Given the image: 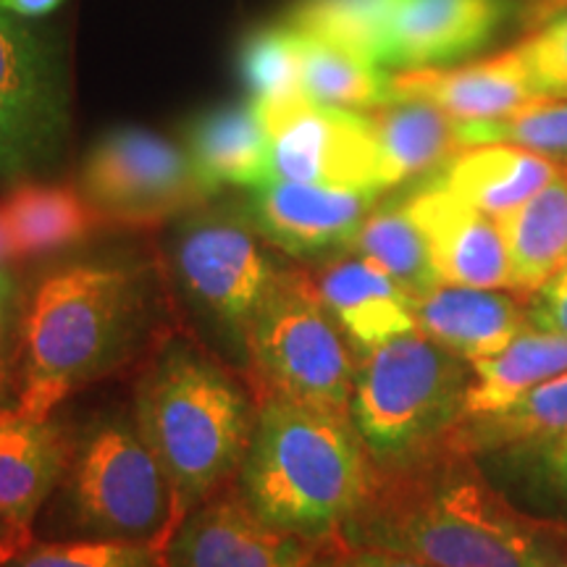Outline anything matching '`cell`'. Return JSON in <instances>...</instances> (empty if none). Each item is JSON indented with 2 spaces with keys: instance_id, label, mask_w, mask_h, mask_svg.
Listing matches in <instances>:
<instances>
[{
  "instance_id": "6da1fadb",
  "label": "cell",
  "mask_w": 567,
  "mask_h": 567,
  "mask_svg": "<svg viewBox=\"0 0 567 567\" xmlns=\"http://www.w3.org/2000/svg\"><path fill=\"white\" fill-rule=\"evenodd\" d=\"M339 542L400 551L434 567H567V538L517 515L455 465L373 478Z\"/></svg>"
},
{
  "instance_id": "7a4b0ae2",
  "label": "cell",
  "mask_w": 567,
  "mask_h": 567,
  "mask_svg": "<svg viewBox=\"0 0 567 567\" xmlns=\"http://www.w3.org/2000/svg\"><path fill=\"white\" fill-rule=\"evenodd\" d=\"M243 499L268 526L323 544L339 536L373 486L365 444L352 417L255 396Z\"/></svg>"
},
{
  "instance_id": "3957f363",
  "label": "cell",
  "mask_w": 567,
  "mask_h": 567,
  "mask_svg": "<svg viewBox=\"0 0 567 567\" xmlns=\"http://www.w3.org/2000/svg\"><path fill=\"white\" fill-rule=\"evenodd\" d=\"M145 279L113 264H71L42 276L21 316L17 408L53 417L66 396L116 363L137 337Z\"/></svg>"
},
{
  "instance_id": "277c9868",
  "label": "cell",
  "mask_w": 567,
  "mask_h": 567,
  "mask_svg": "<svg viewBox=\"0 0 567 567\" xmlns=\"http://www.w3.org/2000/svg\"><path fill=\"white\" fill-rule=\"evenodd\" d=\"M252 400L216 360L172 342L137 386V429L179 496L184 515L245 463L255 425Z\"/></svg>"
},
{
  "instance_id": "5b68a950",
  "label": "cell",
  "mask_w": 567,
  "mask_h": 567,
  "mask_svg": "<svg viewBox=\"0 0 567 567\" xmlns=\"http://www.w3.org/2000/svg\"><path fill=\"white\" fill-rule=\"evenodd\" d=\"M63 496L74 528L90 538L166 547L184 509L137 421L101 417L71 442Z\"/></svg>"
},
{
  "instance_id": "8992f818",
  "label": "cell",
  "mask_w": 567,
  "mask_h": 567,
  "mask_svg": "<svg viewBox=\"0 0 567 567\" xmlns=\"http://www.w3.org/2000/svg\"><path fill=\"white\" fill-rule=\"evenodd\" d=\"M245 352L255 396L279 394L350 417L358 365L310 276L279 268L247 329Z\"/></svg>"
},
{
  "instance_id": "52a82bcc",
  "label": "cell",
  "mask_w": 567,
  "mask_h": 567,
  "mask_svg": "<svg viewBox=\"0 0 567 567\" xmlns=\"http://www.w3.org/2000/svg\"><path fill=\"white\" fill-rule=\"evenodd\" d=\"M467 384L457 354L415 329L363 352L350 417L375 457H408L463 413Z\"/></svg>"
},
{
  "instance_id": "ba28073f",
  "label": "cell",
  "mask_w": 567,
  "mask_h": 567,
  "mask_svg": "<svg viewBox=\"0 0 567 567\" xmlns=\"http://www.w3.org/2000/svg\"><path fill=\"white\" fill-rule=\"evenodd\" d=\"M80 187L103 224L130 229L158 226L213 195L187 151L140 126L113 130L90 147Z\"/></svg>"
},
{
  "instance_id": "9c48e42d",
  "label": "cell",
  "mask_w": 567,
  "mask_h": 567,
  "mask_svg": "<svg viewBox=\"0 0 567 567\" xmlns=\"http://www.w3.org/2000/svg\"><path fill=\"white\" fill-rule=\"evenodd\" d=\"M66 132L69 97L53 48L24 19L0 9V182L45 172Z\"/></svg>"
},
{
  "instance_id": "30bf717a",
  "label": "cell",
  "mask_w": 567,
  "mask_h": 567,
  "mask_svg": "<svg viewBox=\"0 0 567 567\" xmlns=\"http://www.w3.org/2000/svg\"><path fill=\"white\" fill-rule=\"evenodd\" d=\"M255 105L271 147L268 182L281 179L384 193L379 151L365 113L326 109L310 103L305 95L284 103Z\"/></svg>"
},
{
  "instance_id": "8fae6325",
  "label": "cell",
  "mask_w": 567,
  "mask_h": 567,
  "mask_svg": "<svg viewBox=\"0 0 567 567\" xmlns=\"http://www.w3.org/2000/svg\"><path fill=\"white\" fill-rule=\"evenodd\" d=\"M182 287L234 339H247L255 313L279 274L255 226L203 216L184 226L174 247Z\"/></svg>"
},
{
  "instance_id": "7c38bea8",
  "label": "cell",
  "mask_w": 567,
  "mask_h": 567,
  "mask_svg": "<svg viewBox=\"0 0 567 567\" xmlns=\"http://www.w3.org/2000/svg\"><path fill=\"white\" fill-rule=\"evenodd\" d=\"M318 549L260 520L243 494L216 492L182 517L163 559L166 567H313Z\"/></svg>"
},
{
  "instance_id": "4fadbf2b",
  "label": "cell",
  "mask_w": 567,
  "mask_h": 567,
  "mask_svg": "<svg viewBox=\"0 0 567 567\" xmlns=\"http://www.w3.org/2000/svg\"><path fill=\"white\" fill-rule=\"evenodd\" d=\"M71 439L53 417L0 405V565L34 542L32 523L63 481Z\"/></svg>"
},
{
  "instance_id": "5bb4252c",
  "label": "cell",
  "mask_w": 567,
  "mask_h": 567,
  "mask_svg": "<svg viewBox=\"0 0 567 567\" xmlns=\"http://www.w3.org/2000/svg\"><path fill=\"white\" fill-rule=\"evenodd\" d=\"M379 195L373 189L274 179L252 187L247 218L279 250L305 258L350 243Z\"/></svg>"
},
{
  "instance_id": "9a60e30c",
  "label": "cell",
  "mask_w": 567,
  "mask_h": 567,
  "mask_svg": "<svg viewBox=\"0 0 567 567\" xmlns=\"http://www.w3.org/2000/svg\"><path fill=\"white\" fill-rule=\"evenodd\" d=\"M421 229L439 284L502 289L509 287V260L496 218L431 179L405 200Z\"/></svg>"
},
{
  "instance_id": "2e32d148",
  "label": "cell",
  "mask_w": 567,
  "mask_h": 567,
  "mask_svg": "<svg viewBox=\"0 0 567 567\" xmlns=\"http://www.w3.org/2000/svg\"><path fill=\"white\" fill-rule=\"evenodd\" d=\"M507 0H396L381 66H446L476 53L507 17Z\"/></svg>"
},
{
  "instance_id": "e0dca14e",
  "label": "cell",
  "mask_w": 567,
  "mask_h": 567,
  "mask_svg": "<svg viewBox=\"0 0 567 567\" xmlns=\"http://www.w3.org/2000/svg\"><path fill=\"white\" fill-rule=\"evenodd\" d=\"M415 329L457 358H492L526 329V313L496 289L436 284L413 297Z\"/></svg>"
},
{
  "instance_id": "ac0fdd59",
  "label": "cell",
  "mask_w": 567,
  "mask_h": 567,
  "mask_svg": "<svg viewBox=\"0 0 567 567\" xmlns=\"http://www.w3.org/2000/svg\"><path fill=\"white\" fill-rule=\"evenodd\" d=\"M316 287L344 337L363 352L415 331L410 295L371 260H337L318 274Z\"/></svg>"
},
{
  "instance_id": "d6986e66",
  "label": "cell",
  "mask_w": 567,
  "mask_h": 567,
  "mask_svg": "<svg viewBox=\"0 0 567 567\" xmlns=\"http://www.w3.org/2000/svg\"><path fill=\"white\" fill-rule=\"evenodd\" d=\"M392 97H417L455 116L457 122H488L534 103L505 53L467 66H431L396 71L389 80Z\"/></svg>"
},
{
  "instance_id": "ffe728a7",
  "label": "cell",
  "mask_w": 567,
  "mask_h": 567,
  "mask_svg": "<svg viewBox=\"0 0 567 567\" xmlns=\"http://www.w3.org/2000/svg\"><path fill=\"white\" fill-rule=\"evenodd\" d=\"M365 116L379 151L384 189L415 176L439 174L465 147L457 118L429 101L392 97Z\"/></svg>"
},
{
  "instance_id": "44dd1931",
  "label": "cell",
  "mask_w": 567,
  "mask_h": 567,
  "mask_svg": "<svg viewBox=\"0 0 567 567\" xmlns=\"http://www.w3.org/2000/svg\"><path fill=\"white\" fill-rule=\"evenodd\" d=\"M559 172H563L559 163L526 147L488 142V145L463 147L434 176V182L486 216L499 218L526 203Z\"/></svg>"
},
{
  "instance_id": "7402d4cb",
  "label": "cell",
  "mask_w": 567,
  "mask_h": 567,
  "mask_svg": "<svg viewBox=\"0 0 567 567\" xmlns=\"http://www.w3.org/2000/svg\"><path fill=\"white\" fill-rule=\"evenodd\" d=\"M187 153L210 193L224 184L260 187L268 182L271 147L258 105H218L195 116L187 132Z\"/></svg>"
},
{
  "instance_id": "603a6c76",
  "label": "cell",
  "mask_w": 567,
  "mask_h": 567,
  "mask_svg": "<svg viewBox=\"0 0 567 567\" xmlns=\"http://www.w3.org/2000/svg\"><path fill=\"white\" fill-rule=\"evenodd\" d=\"M0 216L9 226L19 260L66 252L87 243L103 224L82 189L38 179L11 184L0 197Z\"/></svg>"
},
{
  "instance_id": "cb8c5ba5",
  "label": "cell",
  "mask_w": 567,
  "mask_h": 567,
  "mask_svg": "<svg viewBox=\"0 0 567 567\" xmlns=\"http://www.w3.org/2000/svg\"><path fill=\"white\" fill-rule=\"evenodd\" d=\"M509 260V287L536 292L567 266V168L496 218Z\"/></svg>"
},
{
  "instance_id": "d4e9b609",
  "label": "cell",
  "mask_w": 567,
  "mask_h": 567,
  "mask_svg": "<svg viewBox=\"0 0 567 567\" xmlns=\"http://www.w3.org/2000/svg\"><path fill=\"white\" fill-rule=\"evenodd\" d=\"M567 371V337L523 329L505 350L473 363V379L463 400V415L499 413L517 396Z\"/></svg>"
},
{
  "instance_id": "484cf974",
  "label": "cell",
  "mask_w": 567,
  "mask_h": 567,
  "mask_svg": "<svg viewBox=\"0 0 567 567\" xmlns=\"http://www.w3.org/2000/svg\"><path fill=\"white\" fill-rule=\"evenodd\" d=\"M300 42L302 95L326 109L368 113L392 101L386 69L360 59L344 48L297 32Z\"/></svg>"
},
{
  "instance_id": "4316f807",
  "label": "cell",
  "mask_w": 567,
  "mask_h": 567,
  "mask_svg": "<svg viewBox=\"0 0 567 567\" xmlns=\"http://www.w3.org/2000/svg\"><path fill=\"white\" fill-rule=\"evenodd\" d=\"M347 247L392 276L410 295V300L439 284L429 247L421 229L410 218L405 203L368 213Z\"/></svg>"
},
{
  "instance_id": "83f0119b",
  "label": "cell",
  "mask_w": 567,
  "mask_h": 567,
  "mask_svg": "<svg viewBox=\"0 0 567 567\" xmlns=\"http://www.w3.org/2000/svg\"><path fill=\"white\" fill-rule=\"evenodd\" d=\"M394 6L396 0H295L284 24L381 66Z\"/></svg>"
},
{
  "instance_id": "f1b7e54d",
  "label": "cell",
  "mask_w": 567,
  "mask_h": 567,
  "mask_svg": "<svg viewBox=\"0 0 567 567\" xmlns=\"http://www.w3.org/2000/svg\"><path fill=\"white\" fill-rule=\"evenodd\" d=\"M467 442L478 446H517L567 434V371L517 396L499 413L471 417Z\"/></svg>"
},
{
  "instance_id": "f546056e",
  "label": "cell",
  "mask_w": 567,
  "mask_h": 567,
  "mask_svg": "<svg viewBox=\"0 0 567 567\" xmlns=\"http://www.w3.org/2000/svg\"><path fill=\"white\" fill-rule=\"evenodd\" d=\"M237 69L255 103L271 105L302 95L300 42L292 27H260L239 45Z\"/></svg>"
},
{
  "instance_id": "4dcf8cb0",
  "label": "cell",
  "mask_w": 567,
  "mask_h": 567,
  "mask_svg": "<svg viewBox=\"0 0 567 567\" xmlns=\"http://www.w3.org/2000/svg\"><path fill=\"white\" fill-rule=\"evenodd\" d=\"M460 140L465 147L488 142L517 145L555 163H567V97H542L488 122H460Z\"/></svg>"
},
{
  "instance_id": "1f68e13d",
  "label": "cell",
  "mask_w": 567,
  "mask_h": 567,
  "mask_svg": "<svg viewBox=\"0 0 567 567\" xmlns=\"http://www.w3.org/2000/svg\"><path fill=\"white\" fill-rule=\"evenodd\" d=\"M0 567H166L163 549L124 538L32 542Z\"/></svg>"
},
{
  "instance_id": "d6a6232c",
  "label": "cell",
  "mask_w": 567,
  "mask_h": 567,
  "mask_svg": "<svg viewBox=\"0 0 567 567\" xmlns=\"http://www.w3.org/2000/svg\"><path fill=\"white\" fill-rule=\"evenodd\" d=\"M536 101L567 97V11L505 51Z\"/></svg>"
},
{
  "instance_id": "836d02e7",
  "label": "cell",
  "mask_w": 567,
  "mask_h": 567,
  "mask_svg": "<svg viewBox=\"0 0 567 567\" xmlns=\"http://www.w3.org/2000/svg\"><path fill=\"white\" fill-rule=\"evenodd\" d=\"M313 567H434L423 559L400 555V551L373 549V547H350V544L329 538L318 549Z\"/></svg>"
},
{
  "instance_id": "e575fe53",
  "label": "cell",
  "mask_w": 567,
  "mask_h": 567,
  "mask_svg": "<svg viewBox=\"0 0 567 567\" xmlns=\"http://www.w3.org/2000/svg\"><path fill=\"white\" fill-rule=\"evenodd\" d=\"M526 316L534 329L567 337V271H559L542 289H536Z\"/></svg>"
},
{
  "instance_id": "d590c367",
  "label": "cell",
  "mask_w": 567,
  "mask_h": 567,
  "mask_svg": "<svg viewBox=\"0 0 567 567\" xmlns=\"http://www.w3.org/2000/svg\"><path fill=\"white\" fill-rule=\"evenodd\" d=\"M526 446H534V463L538 476L544 478V484L567 502V434L544 439V442H534Z\"/></svg>"
},
{
  "instance_id": "8d00e7d4",
  "label": "cell",
  "mask_w": 567,
  "mask_h": 567,
  "mask_svg": "<svg viewBox=\"0 0 567 567\" xmlns=\"http://www.w3.org/2000/svg\"><path fill=\"white\" fill-rule=\"evenodd\" d=\"M66 0H0V9L17 13L21 19H38V17H48Z\"/></svg>"
},
{
  "instance_id": "74e56055",
  "label": "cell",
  "mask_w": 567,
  "mask_h": 567,
  "mask_svg": "<svg viewBox=\"0 0 567 567\" xmlns=\"http://www.w3.org/2000/svg\"><path fill=\"white\" fill-rule=\"evenodd\" d=\"M17 260H19L17 245H13L9 226H6L3 216H0V268H6L9 264H17Z\"/></svg>"
},
{
  "instance_id": "f35d334b",
  "label": "cell",
  "mask_w": 567,
  "mask_h": 567,
  "mask_svg": "<svg viewBox=\"0 0 567 567\" xmlns=\"http://www.w3.org/2000/svg\"><path fill=\"white\" fill-rule=\"evenodd\" d=\"M11 297H13V281H11V274L6 271V268H0V310H9L11 305Z\"/></svg>"
},
{
  "instance_id": "ab89813d",
  "label": "cell",
  "mask_w": 567,
  "mask_h": 567,
  "mask_svg": "<svg viewBox=\"0 0 567 567\" xmlns=\"http://www.w3.org/2000/svg\"><path fill=\"white\" fill-rule=\"evenodd\" d=\"M3 337H6V313L0 310V396H3L6 384V358H3Z\"/></svg>"
},
{
  "instance_id": "60d3db41",
  "label": "cell",
  "mask_w": 567,
  "mask_h": 567,
  "mask_svg": "<svg viewBox=\"0 0 567 567\" xmlns=\"http://www.w3.org/2000/svg\"><path fill=\"white\" fill-rule=\"evenodd\" d=\"M563 271H567V266H565V268H563Z\"/></svg>"
}]
</instances>
